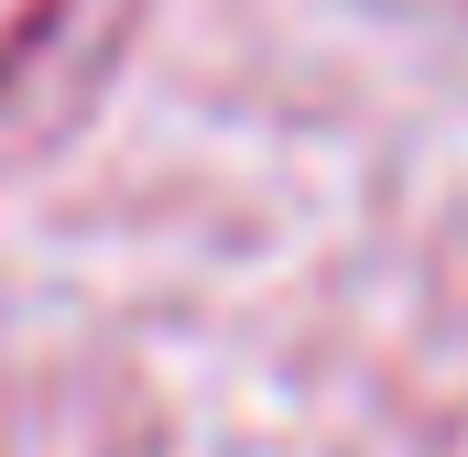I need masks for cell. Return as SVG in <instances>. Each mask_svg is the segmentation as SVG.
Wrapping results in <instances>:
<instances>
[{"label":"cell","mask_w":468,"mask_h":457,"mask_svg":"<svg viewBox=\"0 0 468 457\" xmlns=\"http://www.w3.org/2000/svg\"><path fill=\"white\" fill-rule=\"evenodd\" d=\"M55 22H66V0H0V77H22Z\"/></svg>","instance_id":"cell-1"}]
</instances>
